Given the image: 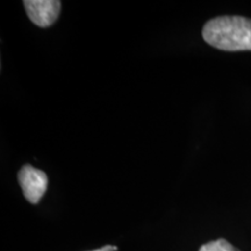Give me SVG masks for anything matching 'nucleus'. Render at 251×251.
Listing matches in <instances>:
<instances>
[{
  "mask_svg": "<svg viewBox=\"0 0 251 251\" xmlns=\"http://www.w3.org/2000/svg\"><path fill=\"white\" fill-rule=\"evenodd\" d=\"M202 37L209 46L225 51L251 50V19L240 15L214 18L203 26Z\"/></svg>",
  "mask_w": 251,
  "mask_h": 251,
  "instance_id": "nucleus-1",
  "label": "nucleus"
},
{
  "mask_svg": "<svg viewBox=\"0 0 251 251\" xmlns=\"http://www.w3.org/2000/svg\"><path fill=\"white\" fill-rule=\"evenodd\" d=\"M118 248L115 246H105L100 249H96V250H91V251H117Z\"/></svg>",
  "mask_w": 251,
  "mask_h": 251,
  "instance_id": "nucleus-5",
  "label": "nucleus"
},
{
  "mask_svg": "<svg viewBox=\"0 0 251 251\" xmlns=\"http://www.w3.org/2000/svg\"><path fill=\"white\" fill-rule=\"evenodd\" d=\"M199 251H240L235 248L233 244L229 243L225 238H219V240L211 241V242L203 244L200 247Z\"/></svg>",
  "mask_w": 251,
  "mask_h": 251,
  "instance_id": "nucleus-4",
  "label": "nucleus"
},
{
  "mask_svg": "<svg viewBox=\"0 0 251 251\" xmlns=\"http://www.w3.org/2000/svg\"><path fill=\"white\" fill-rule=\"evenodd\" d=\"M24 6L31 23L42 28L54 25L62 8L57 0H25Z\"/></svg>",
  "mask_w": 251,
  "mask_h": 251,
  "instance_id": "nucleus-3",
  "label": "nucleus"
},
{
  "mask_svg": "<svg viewBox=\"0 0 251 251\" xmlns=\"http://www.w3.org/2000/svg\"><path fill=\"white\" fill-rule=\"evenodd\" d=\"M18 180L26 199L35 205L45 196L48 187V177L42 170L26 164L20 169L18 174Z\"/></svg>",
  "mask_w": 251,
  "mask_h": 251,
  "instance_id": "nucleus-2",
  "label": "nucleus"
}]
</instances>
